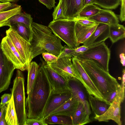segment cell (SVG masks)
<instances>
[{"instance_id":"obj_1","label":"cell","mask_w":125,"mask_h":125,"mask_svg":"<svg viewBox=\"0 0 125 125\" xmlns=\"http://www.w3.org/2000/svg\"><path fill=\"white\" fill-rule=\"evenodd\" d=\"M52 92L51 85L42 64L39 68L33 84L26 99L27 118L42 119L45 108Z\"/></svg>"},{"instance_id":"obj_2","label":"cell","mask_w":125,"mask_h":125,"mask_svg":"<svg viewBox=\"0 0 125 125\" xmlns=\"http://www.w3.org/2000/svg\"><path fill=\"white\" fill-rule=\"evenodd\" d=\"M31 27L30 62L36 56L45 52H48L58 57L63 47L60 39L48 27L33 22Z\"/></svg>"},{"instance_id":"obj_3","label":"cell","mask_w":125,"mask_h":125,"mask_svg":"<svg viewBox=\"0 0 125 125\" xmlns=\"http://www.w3.org/2000/svg\"><path fill=\"white\" fill-rule=\"evenodd\" d=\"M79 61L105 102L111 93L120 87V85L115 78L111 75L109 72L102 69L93 60Z\"/></svg>"},{"instance_id":"obj_4","label":"cell","mask_w":125,"mask_h":125,"mask_svg":"<svg viewBox=\"0 0 125 125\" xmlns=\"http://www.w3.org/2000/svg\"><path fill=\"white\" fill-rule=\"evenodd\" d=\"M24 78L21 70L17 69L16 77L10 89L19 125H26L27 118L25 105Z\"/></svg>"},{"instance_id":"obj_5","label":"cell","mask_w":125,"mask_h":125,"mask_svg":"<svg viewBox=\"0 0 125 125\" xmlns=\"http://www.w3.org/2000/svg\"><path fill=\"white\" fill-rule=\"evenodd\" d=\"M74 19H61L52 21L48 27L54 34L70 48H76L78 46L75 37Z\"/></svg>"},{"instance_id":"obj_6","label":"cell","mask_w":125,"mask_h":125,"mask_svg":"<svg viewBox=\"0 0 125 125\" xmlns=\"http://www.w3.org/2000/svg\"><path fill=\"white\" fill-rule=\"evenodd\" d=\"M110 51L105 43L103 42L93 45L87 51L75 57L79 61L92 60L102 69L109 72V63Z\"/></svg>"},{"instance_id":"obj_7","label":"cell","mask_w":125,"mask_h":125,"mask_svg":"<svg viewBox=\"0 0 125 125\" xmlns=\"http://www.w3.org/2000/svg\"><path fill=\"white\" fill-rule=\"evenodd\" d=\"M72 58L67 56L58 59L54 62L48 64L55 72L67 79L74 77L83 84L81 77L77 70L73 66L71 62Z\"/></svg>"},{"instance_id":"obj_8","label":"cell","mask_w":125,"mask_h":125,"mask_svg":"<svg viewBox=\"0 0 125 125\" xmlns=\"http://www.w3.org/2000/svg\"><path fill=\"white\" fill-rule=\"evenodd\" d=\"M1 47L3 54L12 63L15 69L21 71L27 70L28 66L10 39L6 35L2 40Z\"/></svg>"},{"instance_id":"obj_9","label":"cell","mask_w":125,"mask_h":125,"mask_svg":"<svg viewBox=\"0 0 125 125\" xmlns=\"http://www.w3.org/2000/svg\"><path fill=\"white\" fill-rule=\"evenodd\" d=\"M42 64L52 88V94L71 93L67 80L55 72L45 62L43 61Z\"/></svg>"},{"instance_id":"obj_10","label":"cell","mask_w":125,"mask_h":125,"mask_svg":"<svg viewBox=\"0 0 125 125\" xmlns=\"http://www.w3.org/2000/svg\"><path fill=\"white\" fill-rule=\"evenodd\" d=\"M6 35L10 39L14 46L28 66L30 61V43L14 30L10 27L6 31Z\"/></svg>"},{"instance_id":"obj_11","label":"cell","mask_w":125,"mask_h":125,"mask_svg":"<svg viewBox=\"0 0 125 125\" xmlns=\"http://www.w3.org/2000/svg\"><path fill=\"white\" fill-rule=\"evenodd\" d=\"M67 80L72 96L78 99L83 105L88 114L90 115L91 111L88 99V94L86 88L82 83L74 77H70Z\"/></svg>"},{"instance_id":"obj_12","label":"cell","mask_w":125,"mask_h":125,"mask_svg":"<svg viewBox=\"0 0 125 125\" xmlns=\"http://www.w3.org/2000/svg\"><path fill=\"white\" fill-rule=\"evenodd\" d=\"M12 63L0 49V93L7 90L15 69Z\"/></svg>"},{"instance_id":"obj_13","label":"cell","mask_w":125,"mask_h":125,"mask_svg":"<svg viewBox=\"0 0 125 125\" xmlns=\"http://www.w3.org/2000/svg\"><path fill=\"white\" fill-rule=\"evenodd\" d=\"M122 102V95L120 91L106 111L101 115H95L94 119L99 122H107L112 120L118 125H121L120 105Z\"/></svg>"},{"instance_id":"obj_14","label":"cell","mask_w":125,"mask_h":125,"mask_svg":"<svg viewBox=\"0 0 125 125\" xmlns=\"http://www.w3.org/2000/svg\"><path fill=\"white\" fill-rule=\"evenodd\" d=\"M71 60L73 65L80 74L83 81V84L88 93L99 99L104 101L101 94L79 61L75 57L72 58Z\"/></svg>"},{"instance_id":"obj_15","label":"cell","mask_w":125,"mask_h":125,"mask_svg":"<svg viewBox=\"0 0 125 125\" xmlns=\"http://www.w3.org/2000/svg\"><path fill=\"white\" fill-rule=\"evenodd\" d=\"M109 36V25L99 23L94 31L83 43V45L90 46L99 44L105 41Z\"/></svg>"},{"instance_id":"obj_16","label":"cell","mask_w":125,"mask_h":125,"mask_svg":"<svg viewBox=\"0 0 125 125\" xmlns=\"http://www.w3.org/2000/svg\"><path fill=\"white\" fill-rule=\"evenodd\" d=\"M71 96V93L52 94L45 108L42 119H44L68 100Z\"/></svg>"},{"instance_id":"obj_17","label":"cell","mask_w":125,"mask_h":125,"mask_svg":"<svg viewBox=\"0 0 125 125\" xmlns=\"http://www.w3.org/2000/svg\"><path fill=\"white\" fill-rule=\"evenodd\" d=\"M64 19H74L83 7L82 0H62Z\"/></svg>"},{"instance_id":"obj_18","label":"cell","mask_w":125,"mask_h":125,"mask_svg":"<svg viewBox=\"0 0 125 125\" xmlns=\"http://www.w3.org/2000/svg\"><path fill=\"white\" fill-rule=\"evenodd\" d=\"M97 23L110 25L119 23V19L114 13L109 10L101 9L97 14L87 18Z\"/></svg>"},{"instance_id":"obj_19","label":"cell","mask_w":125,"mask_h":125,"mask_svg":"<svg viewBox=\"0 0 125 125\" xmlns=\"http://www.w3.org/2000/svg\"><path fill=\"white\" fill-rule=\"evenodd\" d=\"M99 23L91 26L82 25L76 21L75 32L77 44L83 43L94 31Z\"/></svg>"},{"instance_id":"obj_20","label":"cell","mask_w":125,"mask_h":125,"mask_svg":"<svg viewBox=\"0 0 125 125\" xmlns=\"http://www.w3.org/2000/svg\"><path fill=\"white\" fill-rule=\"evenodd\" d=\"M78 102L79 101L77 99L71 96L68 100L49 115H63L69 116L72 118L77 108Z\"/></svg>"},{"instance_id":"obj_21","label":"cell","mask_w":125,"mask_h":125,"mask_svg":"<svg viewBox=\"0 0 125 125\" xmlns=\"http://www.w3.org/2000/svg\"><path fill=\"white\" fill-rule=\"evenodd\" d=\"M88 99L90 106L95 115L99 116L104 114L110 105L89 94Z\"/></svg>"},{"instance_id":"obj_22","label":"cell","mask_w":125,"mask_h":125,"mask_svg":"<svg viewBox=\"0 0 125 125\" xmlns=\"http://www.w3.org/2000/svg\"><path fill=\"white\" fill-rule=\"evenodd\" d=\"M89 115L83 104L79 102L76 110L72 118L73 125H83L91 121Z\"/></svg>"},{"instance_id":"obj_23","label":"cell","mask_w":125,"mask_h":125,"mask_svg":"<svg viewBox=\"0 0 125 125\" xmlns=\"http://www.w3.org/2000/svg\"><path fill=\"white\" fill-rule=\"evenodd\" d=\"M109 38L113 43H114L125 37L124 26L119 23L109 25Z\"/></svg>"},{"instance_id":"obj_24","label":"cell","mask_w":125,"mask_h":125,"mask_svg":"<svg viewBox=\"0 0 125 125\" xmlns=\"http://www.w3.org/2000/svg\"><path fill=\"white\" fill-rule=\"evenodd\" d=\"M47 125L61 124L73 125L72 118L69 116L62 115H50L44 119Z\"/></svg>"},{"instance_id":"obj_25","label":"cell","mask_w":125,"mask_h":125,"mask_svg":"<svg viewBox=\"0 0 125 125\" xmlns=\"http://www.w3.org/2000/svg\"><path fill=\"white\" fill-rule=\"evenodd\" d=\"M6 106L5 119L7 125H19L12 95Z\"/></svg>"},{"instance_id":"obj_26","label":"cell","mask_w":125,"mask_h":125,"mask_svg":"<svg viewBox=\"0 0 125 125\" xmlns=\"http://www.w3.org/2000/svg\"><path fill=\"white\" fill-rule=\"evenodd\" d=\"M10 27L15 31L24 39L30 43L32 35L31 27L19 23L11 24Z\"/></svg>"},{"instance_id":"obj_27","label":"cell","mask_w":125,"mask_h":125,"mask_svg":"<svg viewBox=\"0 0 125 125\" xmlns=\"http://www.w3.org/2000/svg\"><path fill=\"white\" fill-rule=\"evenodd\" d=\"M39 68L38 64L35 62H31L28 65L27 70L28 72L27 91L28 95L30 93L33 84Z\"/></svg>"},{"instance_id":"obj_28","label":"cell","mask_w":125,"mask_h":125,"mask_svg":"<svg viewBox=\"0 0 125 125\" xmlns=\"http://www.w3.org/2000/svg\"><path fill=\"white\" fill-rule=\"evenodd\" d=\"M22 8L20 5L0 12V27L8 26L10 27L8 20L11 17L21 12Z\"/></svg>"},{"instance_id":"obj_29","label":"cell","mask_w":125,"mask_h":125,"mask_svg":"<svg viewBox=\"0 0 125 125\" xmlns=\"http://www.w3.org/2000/svg\"><path fill=\"white\" fill-rule=\"evenodd\" d=\"M10 24L14 23H19L24 24L31 28L33 22L32 18L31 15L26 13H20L15 14L10 18L8 20Z\"/></svg>"},{"instance_id":"obj_30","label":"cell","mask_w":125,"mask_h":125,"mask_svg":"<svg viewBox=\"0 0 125 125\" xmlns=\"http://www.w3.org/2000/svg\"><path fill=\"white\" fill-rule=\"evenodd\" d=\"M101 9L93 4L87 5L83 7L76 18H88L97 14Z\"/></svg>"},{"instance_id":"obj_31","label":"cell","mask_w":125,"mask_h":125,"mask_svg":"<svg viewBox=\"0 0 125 125\" xmlns=\"http://www.w3.org/2000/svg\"><path fill=\"white\" fill-rule=\"evenodd\" d=\"M120 0H95L94 4L107 9H115L120 4Z\"/></svg>"},{"instance_id":"obj_32","label":"cell","mask_w":125,"mask_h":125,"mask_svg":"<svg viewBox=\"0 0 125 125\" xmlns=\"http://www.w3.org/2000/svg\"><path fill=\"white\" fill-rule=\"evenodd\" d=\"M53 21L64 18L62 0H59L58 3L54 8L52 13Z\"/></svg>"},{"instance_id":"obj_33","label":"cell","mask_w":125,"mask_h":125,"mask_svg":"<svg viewBox=\"0 0 125 125\" xmlns=\"http://www.w3.org/2000/svg\"><path fill=\"white\" fill-rule=\"evenodd\" d=\"M74 55V49L70 48L67 45H64L61 52L57 57L58 59L67 56L73 57Z\"/></svg>"},{"instance_id":"obj_34","label":"cell","mask_w":125,"mask_h":125,"mask_svg":"<svg viewBox=\"0 0 125 125\" xmlns=\"http://www.w3.org/2000/svg\"><path fill=\"white\" fill-rule=\"evenodd\" d=\"M42 56L47 64L52 63L58 59L57 57L48 52L43 53Z\"/></svg>"},{"instance_id":"obj_35","label":"cell","mask_w":125,"mask_h":125,"mask_svg":"<svg viewBox=\"0 0 125 125\" xmlns=\"http://www.w3.org/2000/svg\"><path fill=\"white\" fill-rule=\"evenodd\" d=\"M47 125L43 119L28 118L26 120V125Z\"/></svg>"},{"instance_id":"obj_36","label":"cell","mask_w":125,"mask_h":125,"mask_svg":"<svg viewBox=\"0 0 125 125\" xmlns=\"http://www.w3.org/2000/svg\"><path fill=\"white\" fill-rule=\"evenodd\" d=\"M18 5L9 2H0V12L16 7Z\"/></svg>"},{"instance_id":"obj_37","label":"cell","mask_w":125,"mask_h":125,"mask_svg":"<svg viewBox=\"0 0 125 125\" xmlns=\"http://www.w3.org/2000/svg\"><path fill=\"white\" fill-rule=\"evenodd\" d=\"M121 86L116 90L111 93L106 99L105 102L110 105L118 95L120 90Z\"/></svg>"},{"instance_id":"obj_38","label":"cell","mask_w":125,"mask_h":125,"mask_svg":"<svg viewBox=\"0 0 125 125\" xmlns=\"http://www.w3.org/2000/svg\"><path fill=\"white\" fill-rule=\"evenodd\" d=\"M81 24L86 26H91L94 25L97 23L86 18H76L74 19Z\"/></svg>"},{"instance_id":"obj_39","label":"cell","mask_w":125,"mask_h":125,"mask_svg":"<svg viewBox=\"0 0 125 125\" xmlns=\"http://www.w3.org/2000/svg\"><path fill=\"white\" fill-rule=\"evenodd\" d=\"M92 46H86L83 45L76 48L74 49V57H75L87 51Z\"/></svg>"},{"instance_id":"obj_40","label":"cell","mask_w":125,"mask_h":125,"mask_svg":"<svg viewBox=\"0 0 125 125\" xmlns=\"http://www.w3.org/2000/svg\"><path fill=\"white\" fill-rule=\"evenodd\" d=\"M39 2L46 6L48 9L50 10L55 6L56 3L55 0H38Z\"/></svg>"},{"instance_id":"obj_41","label":"cell","mask_w":125,"mask_h":125,"mask_svg":"<svg viewBox=\"0 0 125 125\" xmlns=\"http://www.w3.org/2000/svg\"><path fill=\"white\" fill-rule=\"evenodd\" d=\"M125 69H123L122 83L120 85V92L122 95V102H123L125 98Z\"/></svg>"},{"instance_id":"obj_42","label":"cell","mask_w":125,"mask_h":125,"mask_svg":"<svg viewBox=\"0 0 125 125\" xmlns=\"http://www.w3.org/2000/svg\"><path fill=\"white\" fill-rule=\"evenodd\" d=\"M12 95L11 94H5L2 95L1 97V104L4 105L8 103L10 100Z\"/></svg>"},{"instance_id":"obj_43","label":"cell","mask_w":125,"mask_h":125,"mask_svg":"<svg viewBox=\"0 0 125 125\" xmlns=\"http://www.w3.org/2000/svg\"><path fill=\"white\" fill-rule=\"evenodd\" d=\"M125 0H120L121 6L120 14L119 15L120 18H124L125 17Z\"/></svg>"},{"instance_id":"obj_44","label":"cell","mask_w":125,"mask_h":125,"mask_svg":"<svg viewBox=\"0 0 125 125\" xmlns=\"http://www.w3.org/2000/svg\"><path fill=\"white\" fill-rule=\"evenodd\" d=\"M6 108L4 110L0 119V125H8L5 119Z\"/></svg>"},{"instance_id":"obj_45","label":"cell","mask_w":125,"mask_h":125,"mask_svg":"<svg viewBox=\"0 0 125 125\" xmlns=\"http://www.w3.org/2000/svg\"><path fill=\"white\" fill-rule=\"evenodd\" d=\"M95 0H82V3L83 7L87 5L94 4Z\"/></svg>"},{"instance_id":"obj_46","label":"cell","mask_w":125,"mask_h":125,"mask_svg":"<svg viewBox=\"0 0 125 125\" xmlns=\"http://www.w3.org/2000/svg\"><path fill=\"white\" fill-rule=\"evenodd\" d=\"M6 107V104L3 105L0 103V119Z\"/></svg>"},{"instance_id":"obj_47","label":"cell","mask_w":125,"mask_h":125,"mask_svg":"<svg viewBox=\"0 0 125 125\" xmlns=\"http://www.w3.org/2000/svg\"><path fill=\"white\" fill-rule=\"evenodd\" d=\"M120 59V62L123 66H125V53H122L119 55Z\"/></svg>"},{"instance_id":"obj_48","label":"cell","mask_w":125,"mask_h":125,"mask_svg":"<svg viewBox=\"0 0 125 125\" xmlns=\"http://www.w3.org/2000/svg\"><path fill=\"white\" fill-rule=\"evenodd\" d=\"M20 0H0V2H11L12 3H15L18 2Z\"/></svg>"},{"instance_id":"obj_49","label":"cell","mask_w":125,"mask_h":125,"mask_svg":"<svg viewBox=\"0 0 125 125\" xmlns=\"http://www.w3.org/2000/svg\"><path fill=\"white\" fill-rule=\"evenodd\" d=\"M0 46H1V43H0Z\"/></svg>"},{"instance_id":"obj_50","label":"cell","mask_w":125,"mask_h":125,"mask_svg":"<svg viewBox=\"0 0 125 125\" xmlns=\"http://www.w3.org/2000/svg\"><path fill=\"white\" fill-rule=\"evenodd\" d=\"M1 47V46H0V49Z\"/></svg>"}]
</instances>
